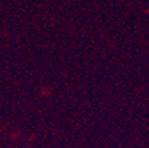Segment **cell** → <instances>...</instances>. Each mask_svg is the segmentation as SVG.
Wrapping results in <instances>:
<instances>
[]
</instances>
